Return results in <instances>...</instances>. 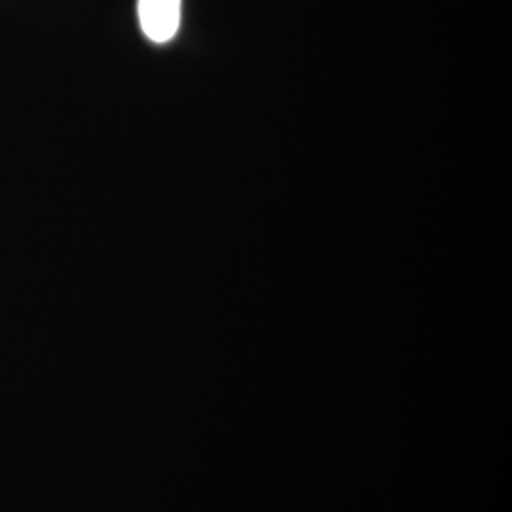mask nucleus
I'll list each match as a JSON object with an SVG mask.
<instances>
[{"label": "nucleus", "mask_w": 512, "mask_h": 512, "mask_svg": "<svg viewBox=\"0 0 512 512\" xmlns=\"http://www.w3.org/2000/svg\"><path fill=\"white\" fill-rule=\"evenodd\" d=\"M183 0H137V14L143 33L152 42L164 44L177 35Z\"/></svg>", "instance_id": "obj_1"}]
</instances>
